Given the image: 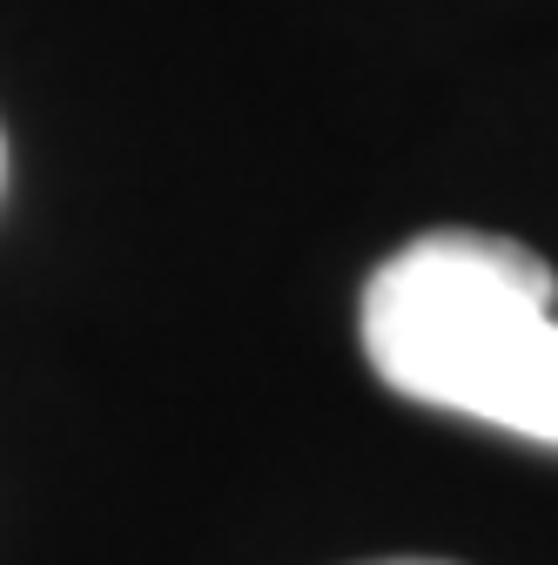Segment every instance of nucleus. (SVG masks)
I'll use <instances>...</instances> for the list:
<instances>
[{
	"instance_id": "nucleus-3",
	"label": "nucleus",
	"mask_w": 558,
	"mask_h": 565,
	"mask_svg": "<svg viewBox=\"0 0 558 565\" xmlns=\"http://www.w3.org/2000/svg\"><path fill=\"white\" fill-rule=\"evenodd\" d=\"M0 169H8V156H0Z\"/></svg>"
},
{
	"instance_id": "nucleus-1",
	"label": "nucleus",
	"mask_w": 558,
	"mask_h": 565,
	"mask_svg": "<svg viewBox=\"0 0 558 565\" xmlns=\"http://www.w3.org/2000/svg\"><path fill=\"white\" fill-rule=\"evenodd\" d=\"M558 276L512 236L438 230L364 282V358L410 397L558 445Z\"/></svg>"
},
{
	"instance_id": "nucleus-2",
	"label": "nucleus",
	"mask_w": 558,
	"mask_h": 565,
	"mask_svg": "<svg viewBox=\"0 0 558 565\" xmlns=\"http://www.w3.org/2000/svg\"><path fill=\"white\" fill-rule=\"evenodd\" d=\"M384 565H444V558H384Z\"/></svg>"
}]
</instances>
